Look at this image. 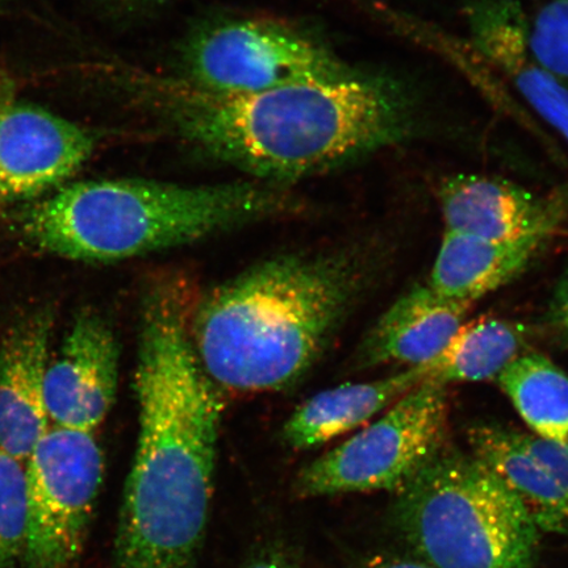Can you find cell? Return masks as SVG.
I'll return each mask as SVG.
<instances>
[{"label":"cell","mask_w":568,"mask_h":568,"mask_svg":"<svg viewBox=\"0 0 568 568\" xmlns=\"http://www.w3.org/2000/svg\"><path fill=\"white\" fill-rule=\"evenodd\" d=\"M120 349L102 316L82 311L49 361L45 406L49 422L61 428L94 432L115 402Z\"/></svg>","instance_id":"10"},{"label":"cell","mask_w":568,"mask_h":568,"mask_svg":"<svg viewBox=\"0 0 568 568\" xmlns=\"http://www.w3.org/2000/svg\"><path fill=\"white\" fill-rule=\"evenodd\" d=\"M247 568H284L282 565L274 562V560H262V562L254 564Z\"/></svg>","instance_id":"25"},{"label":"cell","mask_w":568,"mask_h":568,"mask_svg":"<svg viewBox=\"0 0 568 568\" xmlns=\"http://www.w3.org/2000/svg\"><path fill=\"white\" fill-rule=\"evenodd\" d=\"M113 6L128 11L148 9V7L159 4L161 0H106Z\"/></svg>","instance_id":"24"},{"label":"cell","mask_w":568,"mask_h":568,"mask_svg":"<svg viewBox=\"0 0 568 568\" xmlns=\"http://www.w3.org/2000/svg\"><path fill=\"white\" fill-rule=\"evenodd\" d=\"M437 194L444 232L489 241L549 239L567 211L562 194L539 195L495 175L447 176Z\"/></svg>","instance_id":"11"},{"label":"cell","mask_w":568,"mask_h":568,"mask_svg":"<svg viewBox=\"0 0 568 568\" xmlns=\"http://www.w3.org/2000/svg\"><path fill=\"white\" fill-rule=\"evenodd\" d=\"M532 435L568 444V375L544 354L524 352L496 378Z\"/></svg>","instance_id":"19"},{"label":"cell","mask_w":568,"mask_h":568,"mask_svg":"<svg viewBox=\"0 0 568 568\" xmlns=\"http://www.w3.org/2000/svg\"><path fill=\"white\" fill-rule=\"evenodd\" d=\"M527 23L532 51L568 88V0H542Z\"/></svg>","instance_id":"21"},{"label":"cell","mask_w":568,"mask_h":568,"mask_svg":"<svg viewBox=\"0 0 568 568\" xmlns=\"http://www.w3.org/2000/svg\"><path fill=\"white\" fill-rule=\"evenodd\" d=\"M53 329L52 308L40 307L18 317L0 343V446L21 462L51 428L45 375Z\"/></svg>","instance_id":"13"},{"label":"cell","mask_w":568,"mask_h":568,"mask_svg":"<svg viewBox=\"0 0 568 568\" xmlns=\"http://www.w3.org/2000/svg\"><path fill=\"white\" fill-rule=\"evenodd\" d=\"M423 381L422 368L412 367L387 378L323 390L284 423L283 442L296 450L315 449L371 422Z\"/></svg>","instance_id":"15"},{"label":"cell","mask_w":568,"mask_h":568,"mask_svg":"<svg viewBox=\"0 0 568 568\" xmlns=\"http://www.w3.org/2000/svg\"><path fill=\"white\" fill-rule=\"evenodd\" d=\"M87 128L41 106L0 97V210L59 190L94 154Z\"/></svg>","instance_id":"9"},{"label":"cell","mask_w":568,"mask_h":568,"mask_svg":"<svg viewBox=\"0 0 568 568\" xmlns=\"http://www.w3.org/2000/svg\"><path fill=\"white\" fill-rule=\"evenodd\" d=\"M28 523L24 462L0 446V568L23 562Z\"/></svg>","instance_id":"20"},{"label":"cell","mask_w":568,"mask_h":568,"mask_svg":"<svg viewBox=\"0 0 568 568\" xmlns=\"http://www.w3.org/2000/svg\"><path fill=\"white\" fill-rule=\"evenodd\" d=\"M349 253H291L260 262L195 301L190 333L219 389L294 386L322 358L357 297Z\"/></svg>","instance_id":"3"},{"label":"cell","mask_w":568,"mask_h":568,"mask_svg":"<svg viewBox=\"0 0 568 568\" xmlns=\"http://www.w3.org/2000/svg\"><path fill=\"white\" fill-rule=\"evenodd\" d=\"M146 88L190 144L272 183L400 145L420 136L424 124L422 103L408 84L359 69L246 95L213 94L186 81Z\"/></svg>","instance_id":"2"},{"label":"cell","mask_w":568,"mask_h":568,"mask_svg":"<svg viewBox=\"0 0 568 568\" xmlns=\"http://www.w3.org/2000/svg\"><path fill=\"white\" fill-rule=\"evenodd\" d=\"M548 240L489 241L444 232L428 284L447 300L473 305L520 275Z\"/></svg>","instance_id":"16"},{"label":"cell","mask_w":568,"mask_h":568,"mask_svg":"<svg viewBox=\"0 0 568 568\" xmlns=\"http://www.w3.org/2000/svg\"><path fill=\"white\" fill-rule=\"evenodd\" d=\"M471 304L447 300L417 284L383 314L354 355L355 371L385 365L422 367L445 349Z\"/></svg>","instance_id":"14"},{"label":"cell","mask_w":568,"mask_h":568,"mask_svg":"<svg viewBox=\"0 0 568 568\" xmlns=\"http://www.w3.org/2000/svg\"><path fill=\"white\" fill-rule=\"evenodd\" d=\"M467 439L470 453L518 497L539 531L568 537V494L527 450L520 432L477 424Z\"/></svg>","instance_id":"17"},{"label":"cell","mask_w":568,"mask_h":568,"mask_svg":"<svg viewBox=\"0 0 568 568\" xmlns=\"http://www.w3.org/2000/svg\"><path fill=\"white\" fill-rule=\"evenodd\" d=\"M446 387L423 381L412 388L365 429L302 468L295 494L308 499L400 491L447 445Z\"/></svg>","instance_id":"6"},{"label":"cell","mask_w":568,"mask_h":568,"mask_svg":"<svg viewBox=\"0 0 568 568\" xmlns=\"http://www.w3.org/2000/svg\"><path fill=\"white\" fill-rule=\"evenodd\" d=\"M396 495V528L423 562L535 568L541 531L473 453L445 445Z\"/></svg>","instance_id":"5"},{"label":"cell","mask_w":568,"mask_h":568,"mask_svg":"<svg viewBox=\"0 0 568 568\" xmlns=\"http://www.w3.org/2000/svg\"><path fill=\"white\" fill-rule=\"evenodd\" d=\"M529 329L509 320L480 317L459 326L445 349L422 366L425 381L442 383L495 379L527 352Z\"/></svg>","instance_id":"18"},{"label":"cell","mask_w":568,"mask_h":568,"mask_svg":"<svg viewBox=\"0 0 568 568\" xmlns=\"http://www.w3.org/2000/svg\"><path fill=\"white\" fill-rule=\"evenodd\" d=\"M365 568H435L423 562L422 559L402 557H376Z\"/></svg>","instance_id":"22"},{"label":"cell","mask_w":568,"mask_h":568,"mask_svg":"<svg viewBox=\"0 0 568 568\" xmlns=\"http://www.w3.org/2000/svg\"><path fill=\"white\" fill-rule=\"evenodd\" d=\"M196 297L165 276L139 326L138 449L125 483L113 568H196L207 529L223 404L191 341Z\"/></svg>","instance_id":"1"},{"label":"cell","mask_w":568,"mask_h":568,"mask_svg":"<svg viewBox=\"0 0 568 568\" xmlns=\"http://www.w3.org/2000/svg\"><path fill=\"white\" fill-rule=\"evenodd\" d=\"M272 182L180 184L140 178L67 184L17 217L36 251L82 262H118L196 243L297 211Z\"/></svg>","instance_id":"4"},{"label":"cell","mask_w":568,"mask_h":568,"mask_svg":"<svg viewBox=\"0 0 568 568\" xmlns=\"http://www.w3.org/2000/svg\"><path fill=\"white\" fill-rule=\"evenodd\" d=\"M556 310L558 323L568 333V275L562 284H560Z\"/></svg>","instance_id":"23"},{"label":"cell","mask_w":568,"mask_h":568,"mask_svg":"<svg viewBox=\"0 0 568 568\" xmlns=\"http://www.w3.org/2000/svg\"><path fill=\"white\" fill-rule=\"evenodd\" d=\"M464 16L475 51L568 144V88L532 51L520 0H467Z\"/></svg>","instance_id":"12"},{"label":"cell","mask_w":568,"mask_h":568,"mask_svg":"<svg viewBox=\"0 0 568 568\" xmlns=\"http://www.w3.org/2000/svg\"><path fill=\"white\" fill-rule=\"evenodd\" d=\"M27 568H73L83 551L104 477L94 432L51 425L24 462Z\"/></svg>","instance_id":"8"},{"label":"cell","mask_w":568,"mask_h":568,"mask_svg":"<svg viewBox=\"0 0 568 568\" xmlns=\"http://www.w3.org/2000/svg\"><path fill=\"white\" fill-rule=\"evenodd\" d=\"M186 81L222 95H246L332 80L355 68L310 36L273 21L236 19L199 31L183 48Z\"/></svg>","instance_id":"7"}]
</instances>
